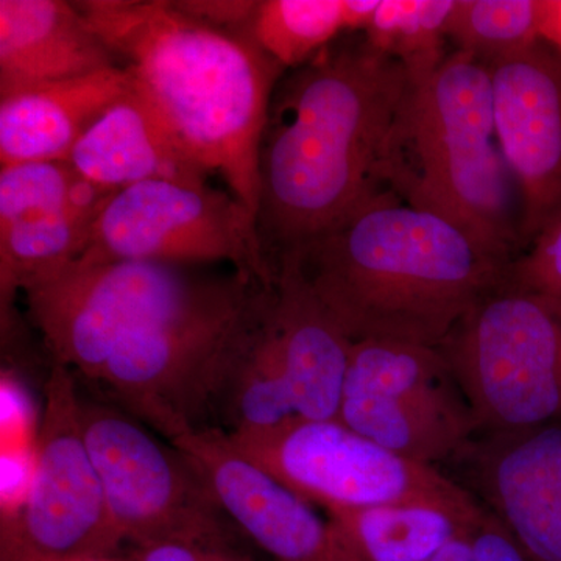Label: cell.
Segmentation results:
<instances>
[{
  "label": "cell",
  "mask_w": 561,
  "mask_h": 561,
  "mask_svg": "<svg viewBox=\"0 0 561 561\" xmlns=\"http://www.w3.org/2000/svg\"><path fill=\"white\" fill-rule=\"evenodd\" d=\"M408 69L362 33L280 77L260 150L257 232L272 268L381 191Z\"/></svg>",
  "instance_id": "obj_1"
},
{
  "label": "cell",
  "mask_w": 561,
  "mask_h": 561,
  "mask_svg": "<svg viewBox=\"0 0 561 561\" xmlns=\"http://www.w3.org/2000/svg\"><path fill=\"white\" fill-rule=\"evenodd\" d=\"M290 254L351 341L424 346L440 345L512 264L383 190Z\"/></svg>",
  "instance_id": "obj_2"
},
{
  "label": "cell",
  "mask_w": 561,
  "mask_h": 561,
  "mask_svg": "<svg viewBox=\"0 0 561 561\" xmlns=\"http://www.w3.org/2000/svg\"><path fill=\"white\" fill-rule=\"evenodd\" d=\"M73 3L192 158L256 217L261 140L283 66L250 33L213 27L175 2Z\"/></svg>",
  "instance_id": "obj_3"
},
{
  "label": "cell",
  "mask_w": 561,
  "mask_h": 561,
  "mask_svg": "<svg viewBox=\"0 0 561 561\" xmlns=\"http://www.w3.org/2000/svg\"><path fill=\"white\" fill-rule=\"evenodd\" d=\"M379 184L459 225L502 260L523 253L522 198L497 144L485 62L449 50L411 76L383 144Z\"/></svg>",
  "instance_id": "obj_4"
},
{
  "label": "cell",
  "mask_w": 561,
  "mask_h": 561,
  "mask_svg": "<svg viewBox=\"0 0 561 561\" xmlns=\"http://www.w3.org/2000/svg\"><path fill=\"white\" fill-rule=\"evenodd\" d=\"M486 438L561 416V311L505 273L438 345Z\"/></svg>",
  "instance_id": "obj_5"
},
{
  "label": "cell",
  "mask_w": 561,
  "mask_h": 561,
  "mask_svg": "<svg viewBox=\"0 0 561 561\" xmlns=\"http://www.w3.org/2000/svg\"><path fill=\"white\" fill-rule=\"evenodd\" d=\"M234 276L205 279L180 265L77 260L22 291L51 362L99 381L122 343L210 300Z\"/></svg>",
  "instance_id": "obj_6"
},
{
  "label": "cell",
  "mask_w": 561,
  "mask_h": 561,
  "mask_svg": "<svg viewBox=\"0 0 561 561\" xmlns=\"http://www.w3.org/2000/svg\"><path fill=\"white\" fill-rule=\"evenodd\" d=\"M81 426L124 545L192 542L238 549L227 518L197 470L116 409L81 400Z\"/></svg>",
  "instance_id": "obj_7"
},
{
  "label": "cell",
  "mask_w": 561,
  "mask_h": 561,
  "mask_svg": "<svg viewBox=\"0 0 561 561\" xmlns=\"http://www.w3.org/2000/svg\"><path fill=\"white\" fill-rule=\"evenodd\" d=\"M225 435L236 451L327 513L474 500L437 468L390 451L339 420H295Z\"/></svg>",
  "instance_id": "obj_8"
},
{
  "label": "cell",
  "mask_w": 561,
  "mask_h": 561,
  "mask_svg": "<svg viewBox=\"0 0 561 561\" xmlns=\"http://www.w3.org/2000/svg\"><path fill=\"white\" fill-rule=\"evenodd\" d=\"M254 280L236 272L216 297L128 339L98 382L169 442L205 430L224 390L232 331Z\"/></svg>",
  "instance_id": "obj_9"
},
{
  "label": "cell",
  "mask_w": 561,
  "mask_h": 561,
  "mask_svg": "<svg viewBox=\"0 0 561 561\" xmlns=\"http://www.w3.org/2000/svg\"><path fill=\"white\" fill-rule=\"evenodd\" d=\"M81 261L183 265L230 262L234 272L271 280L256 217L230 191L154 180L111 195Z\"/></svg>",
  "instance_id": "obj_10"
},
{
  "label": "cell",
  "mask_w": 561,
  "mask_h": 561,
  "mask_svg": "<svg viewBox=\"0 0 561 561\" xmlns=\"http://www.w3.org/2000/svg\"><path fill=\"white\" fill-rule=\"evenodd\" d=\"M337 420L430 467L467 451L478 432L438 346L394 341L353 343Z\"/></svg>",
  "instance_id": "obj_11"
},
{
  "label": "cell",
  "mask_w": 561,
  "mask_h": 561,
  "mask_svg": "<svg viewBox=\"0 0 561 561\" xmlns=\"http://www.w3.org/2000/svg\"><path fill=\"white\" fill-rule=\"evenodd\" d=\"M43 394L31 486L16 522L2 524V552L117 557L124 541L84 440L72 370L51 362Z\"/></svg>",
  "instance_id": "obj_12"
},
{
  "label": "cell",
  "mask_w": 561,
  "mask_h": 561,
  "mask_svg": "<svg viewBox=\"0 0 561 561\" xmlns=\"http://www.w3.org/2000/svg\"><path fill=\"white\" fill-rule=\"evenodd\" d=\"M111 195L84 180L68 161L0 169L2 308L18 290L80 260Z\"/></svg>",
  "instance_id": "obj_13"
},
{
  "label": "cell",
  "mask_w": 561,
  "mask_h": 561,
  "mask_svg": "<svg viewBox=\"0 0 561 561\" xmlns=\"http://www.w3.org/2000/svg\"><path fill=\"white\" fill-rule=\"evenodd\" d=\"M486 66L497 144L522 198L526 250L561 216V58L537 39Z\"/></svg>",
  "instance_id": "obj_14"
},
{
  "label": "cell",
  "mask_w": 561,
  "mask_h": 561,
  "mask_svg": "<svg viewBox=\"0 0 561 561\" xmlns=\"http://www.w3.org/2000/svg\"><path fill=\"white\" fill-rule=\"evenodd\" d=\"M169 443L191 461L236 529L273 561H362L330 519L236 451L224 431L190 430Z\"/></svg>",
  "instance_id": "obj_15"
},
{
  "label": "cell",
  "mask_w": 561,
  "mask_h": 561,
  "mask_svg": "<svg viewBox=\"0 0 561 561\" xmlns=\"http://www.w3.org/2000/svg\"><path fill=\"white\" fill-rule=\"evenodd\" d=\"M479 481L491 513L530 561H561V421L486 438Z\"/></svg>",
  "instance_id": "obj_16"
},
{
  "label": "cell",
  "mask_w": 561,
  "mask_h": 561,
  "mask_svg": "<svg viewBox=\"0 0 561 561\" xmlns=\"http://www.w3.org/2000/svg\"><path fill=\"white\" fill-rule=\"evenodd\" d=\"M68 162L111 194L154 180L208 184L210 176L135 80L81 136Z\"/></svg>",
  "instance_id": "obj_17"
},
{
  "label": "cell",
  "mask_w": 561,
  "mask_h": 561,
  "mask_svg": "<svg viewBox=\"0 0 561 561\" xmlns=\"http://www.w3.org/2000/svg\"><path fill=\"white\" fill-rule=\"evenodd\" d=\"M113 66L76 3L0 0V98Z\"/></svg>",
  "instance_id": "obj_18"
},
{
  "label": "cell",
  "mask_w": 561,
  "mask_h": 561,
  "mask_svg": "<svg viewBox=\"0 0 561 561\" xmlns=\"http://www.w3.org/2000/svg\"><path fill=\"white\" fill-rule=\"evenodd\" d=\"M133 84L124 66L0 98V165L68 161L81 136Z\"/></svg>",
  "instance_id": "obj_19"
},
{
  "label": "cell",
  "mask_w": 561,
  "mask_h": 561,
  "mask_svg": "<svg viewBox=\"0 0 561 561\" xmlns=\"http://www.w3.org/2000/svg\"><path fill=\"white\" fill-rule=\"evenodd\" d=\"M478 501L412 502L328 513L362 561H431L485 515Z\"/></svg>",
  "instance_id": "obj_20"
},
{
  "label": "cell",
  "mask_w": 561,
  "mask_h": 561,
  "mask_svg": "<svg viewBox=\"0 0 561 561\" xmlns=\"http://www.w3.org/2000/svg\"><path fill=\"white\" fill-rule=\"evenodd\" d=\"M345 33L343 0H262L251 36L284 69L313 60Z\"/></svg>",
  "instance_id": "obj_21"
},
{
  "label": "cell",
  "mask_w": 561,
  "mask_h": 561,
  "mask_svg": "<svg viewBox=\"0 0 561 561\" xmlns=\"http://www.w3.org/2000/svg\"><path fill=\"white\" fill-rule=\"evenodd\" d=\"M456 0H381L362 35L376 50L400 61L411 76L427 72L448 54L449 18Z\"/></svg>",
  "instance_id": "obj_22"
},
{
  "label": "cell",
  "mask_w": 561,
  "mask_h": 561,
  "mask_svg": "<svg viewBox=\"0 0 561 561\" xmlns=\"http://www.w3.org/2000/svg\"><path fill=\"white\" fill-rule=\"evenodd\" d=\"M542 0H456L448 43L489 62L541 39Z\"/></svg>",
  "instance_id": "obj_23"
},
{
  "label": "cell",
  "mask_w": 561,
  "mask_h": 561,
  "mask_svg": "<svg viewBox=\"0 0 561 561\" xmlns=\"http://www.w3.org/2000/svg\"><path fill=\"white\" fill-rule=\"evenodd\" d=\"M508 275L561 311V216L512 262Z\"/></svg>",
  "instance_id": "obj_24"
},
{
  "label": "cell",
  "mask_w": 561,
  "mask_h": 561,
  "mask_svg": "<svg viewBox=\"0 0 561 561\" xmlns=\"http://www.w3.org/2000/svg\"><path fill=\"white\" fill-rule=\"evenodd\" d=\"M431 561H530L522 546L486 511L479 522L460 531Z\"/></svg>",
  "instance_id": "obj_25"
},
{
  "label": "cell",
  "mask_w": 561,
  "mask_h": 561,
  "mask_svg": "<svg viewBox=\"0 0 561 561\" xmlns=\"http://www.w3.org/2000/svg\"><path fill=\"white\" fill-rule=\"evenodd\" d=\"M124 561H254L239 549H217L192 542H151L130 546Z\"/></svg>",
  "instance_id": "obj_26"
},
{
  "label": "cell",
  "mask_w": 561,
  "mask_h": 561,
  "mask_svg": "<svg viewBox=\"0 0 561 561\" xmlns=\"http://www.w3.org/2000/svg\"><path fill=\"white\" fill-rule=\"evenodd\" d=\"M184 13L224 31L250 33L260 2L247 0H190L175 2Z\"/></svg>",
  "instance_id": "obj_27"
},
{
  "label": "cell",
  "mask_w": 561,
  "mask_h": 561,
  "mask_svg": "<svg viewBox=\"0 0 561 561\" xmlns=\"http://www.w3.org/2000/svg\"><path fill=\"white\" fill-rule=\"evenodd\" d=\"M381 0H343V25L345 33H365L375 20Z\"/></svg>",
  "instance_id": "obj_28"
},
{
  "label": "cell",
  "mask_w": 561,
  "mask_h": 561,
  "mask_svg": "<svg viewBox=\"0 0 561 561\" xmlns=\"http://www.w3.org/2000/svg\"><path fill=\"white\" fill-rule=\"evenodd\" d=\"M540 35L561 58V0H542Z\"/></svg>",
  "instance_id": "obj_29"
},
{
  "label": "cell",
  "mask_w": 561,
  "mask_h": 561,
  "mask_svg": "<svg viewBox=\"0 0 561 561\" xmlns=\"http://www.w3.org/2000/svg\"><path fill=\"white\" fill-rule=\"evenodd\" d=\"M31 561H124L119 557H76V559H41L32 556Z\"/></svg>",
  "instance_id": "obj_30"
}]
</instances>
